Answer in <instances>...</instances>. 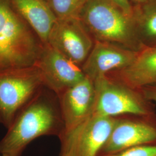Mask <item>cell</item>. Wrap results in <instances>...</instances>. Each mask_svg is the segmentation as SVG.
Wrapping results in <instances>:
<instances>
[{
  "mask_svg": "<svg viewBox=\"0 0 156 156\" xmlns=\"http://www.w3.org/2000/svg\"><path fill=\"white\" fill-rule=\"evenodd\" d=\"M0 124H2V117H1V113H0Z\"/></svg>",
  "mask_w": 156,
  "mask_h": 156,
  "instance_id": "d6986e66",
  "label": "cell"
},
{
  "mask_svg": "<svg viewBox=\"0 0 156 156\" xmlns=\"http://www.w3.org/2000/svg\"><path fill=\"white\" fill-rule=\"evenodd\" d=\"M78 18L95 41L136 51L143 48L136 36L133 17L111 0H88Z\"/></svg>",
  "mask_w": 156,
  "mask_h": 156,
  "instance_id": "7a4b0ae2",
  "label": "cell"
},
{
  "mask_svg": "<svg viewBox=\"0 0 156 156\" xmlns=\"http://www.w3.org/2000/svg\"><path fill=\"white\" fill-rule=\"evenodd\" d=\"M140 90L147 100L153 102L156 105V84L146 86Z\"/></svg>",
  "mask_w": 156,
  "mask_h": 156,
  "instance_id": "e0dca14e",
  "label": "cell"
},
{
  "mask_svg": "<svg viewBox=\"0 0 156 156\" xmlns=\"http://www.w3.org/2000/svg\"><path fill=\"white\" fill-rule=\"evenodd\" d=\"M106 75L135 89L156 84V46L143 48L131 66Z\"/></svg>",
  "mask_w": 156,
  "mask_h": 156,
  "instance_id": "7c38bea8",
  "label": "cell"
},
{
  "mask_svg": "<svg viewBox=\"0 0 156 156\" xmlns=\"http://www.w3.org/2000/svg\"><path fill=\"white\" fill-rule=\"evenodd\" d=\"M93 39L78 17L57 19L48 44L81 67L94 46Z\"/></svg>",
  "mask_w": 156,
  "mask_h": 156,
  "instance_id": "52a82bcc",
  "label": "cell"
},
{
  "mask_svg": "<svg viewBox=\"0 0 156 156\" xmlns=\"http://www.w3.org/2000/svg\"><path fill=\"white\" fill-rule=\"evenodd\" d=\"M21 16L36 33L42 45L48 44L57 18L46 0H12Z\"/></svg>",
  "mask_w": 156,
  "mask_h": 156,
  "instance_id": "4fadbf2b",
  "label": "cell"
},
{
  "mask_svg": "<svg viewBox=\"0 0 156 156\" xmlns=\"http://www.w3.org/2000/svg\"><path fill=\"white\" fill-rule=\"evenodd\" d=\"M139 51L107 42L95 41L89 56L81 67L84 75L93 82L109 73L131 66Z\"/></svg>",
  "mask_w": 156,
  "mask_h": 156,
  "instance_id": "9c48e42d",
  "label": "cell"
},
{
  "mask_svg": "<svg viewBox=\"0 0 156 156\" xmlns=\"http://www.w3.org/2000/svg\"><path fill=\"white\" fill-rule=\"evenodd\" d=\"M42 45L9 3L0 0V72L35 65Z\"/></svg>",
  "mask_w": 156,
  "mask_h": 156,
  "instance_id": "3957f363",
  "label": "cell"
},
{
  "mask_svg": "<svg viewBox=\"0 0 156 156\" xmlns=\"http://www.w3.org/2000/svg\"><path fill=\"white\" fill-rule=\"evenodd\" d=\"M156 144V127L136 119L118 117L98 156L111 154L129 148Z\"/></svg>",
  "mask_w": 156,
  "mask_h": 156,
  "instance_id": "8fae6325",
  "label": "cell"
},
{
  "mask_svg": "<svg viewBox=\"0 0 156 156\" xmlns=\"http://www.w3.org/2000/svg\"><path fill=\"white\" fill-rule=\"evenodd\" d=\"M58 98L64 125V131L76 127L94 114V83L86 76L66 90Z\"/></svg>",
  "mask_w": 156,
  "mask_h": 156,
  "instance_id": "30bf717a",
  "label": "cell"
},
{
  "mask_svg": "<svg viewBox=\"0 0 156 156\" xmlns=\"http://www.w3.org/2000/svg\"><path fill=\"white\" fill-rule=\"evenodd\" d=\"M35 65L41 74L44 86L57 97L86 78L81 67L48 44L42 45Z\"/></svg>",
  "mask_w": 156,
  "mask_h": 156,
  "instance_id": "ba28073f",
  "label": "cell"
},
{
  "mask_svg": "<svg viewBox=\"0 0 156 156\" xmlns=\"http://www.w3.org/2000/svg\"><path fill=\"white\" fill-rule=\"evenodd\" d=\"M95 105L94 113L106 117L121 115L147 116L151 111L147 100L135 89L108 75L94 81Z\"/></svg>",
  "mask_w": 156,
  "mask_h": 156,
  "instance_id": "277c9868",
  "label": "cell"
},
{
  "mask_svg": "<svg viewBox=\"0 0 156 156\" xmlns=\"http://www.w3.org/2000/svg\"><path fill=\"white\" fill-rule=\"evenodd\" d=\"M116 5L120 7L123 11L130 16H133V6L129 0H111Z\"/></svg>",
  "mask_w": 156,
  "mask_h": 156,
  "instance_id": "ac0fdd59",
  "label": "cell"
},
{
  "mask_svg": "<svg viewBox=\"0 0 156 156\" xmlns=\"http://www.w3.org/2000/svg\"><path fill=\"white\" fill-rule=\"evenodd\" d=\"M88 0H49L52 10L58 19L78 17Z\"/></svg>",
  "mask_w": 156,
  "mask_h": 156,
  "instance_id": "9a60e30c",
  "label": "cell"
},
{
  "mask_svg": "<svg viewBox=\"0 0 156 156\" xmlns=\"http://www.w3.org/2000/svg\"><path fill=\"white\" fill-rule=\"evenodd\" d=\"M133 20L140 44L156 46V0H143L133 6Z\"/></svg>",
  "mask_w": 156,
  "mask_h": 156,
  "instance_id": "5bb4252c",
  "label": "cell"
},
{
  "mask_svg": "<svg viewBox=\"0 0 156 156\" xmlns=\"http://www.w3.org/2000/svg\"><path fill=\"white\" fill-rule=\"evenodd\" d=\"M0 140L1 156H20L32 141L44 135L59 136L64 125L57 95L42 86L17 112Z\"/></svg>",
  "mask_w": 156,
  "mask_h": 156,
  "instance_id": "6da1fadb",
  "label": "cell"
},
{
  "mask_svg": "<svg viewBox=\"0 0 156 156\" xmlns=\"http://www.w3.org/2000/svg\"><path fill=\"white\" fill-rule=\"evenodd\" d=\"M101 156H156V144L136 146Z\"/></svg>",
  "mask_w": 156,
  "mask_h": 156,
  "instance_id": "2e32d148",
  "label": "cell"
},
{
  "mask_svg": "<svg viewBox=\"0 0 156 156\" xmlns=\"http://www.w3.org/2000/svg\"><path fill=\"white\" fill-rule=\"evenodd\" d=\"M118 117L94 113L76 127L62 132L60 156H98Z\"/></svg>",
  "mask_w": 156,
  "mask_h": 156,
  "instance_id": "8992f818",
  "label": "cell"
},
{
  "mask_svg": "<svg viewBox=\"0 0 156 156\" xmlns=\"http://www.w3.org/2000/svg\"><path fill=\"white\" fill-rule=\"evenodd\" d=\"M133 1H135L136 2H140V1H142L143 0H133Z\"/></svg>",
  "mask_w": 156,
  "mask_h": 156,
  "instance_id": "ffe728a7",
  "label": "cell"
},
{
  "mask_svg": "<svg viewBox=\"0 0 156 156\" xmlns=\"http://www.w3.org/2000/svg\"><path fill=\"white\" fill-rule=\"evenodd\" d=\"M42 86L35 64L0 72V113L5 127L11 126L17 112Z\"/></svg>",
  "mask_w": 156,
  "mask_h": 156,
  "instance_id": "5b68a950",
  "label": "cell"
},
{
  "mask_svg": "<svg viewBox=\"0 0 156 156\" xmlns=\"http://www.w3.org/2000/svg\"><path fill=\"white\" fill-rule=\"evenodd\" d=\"M46 1H47L48 2H49V0H46Z\"/></svg>",
  "mask_w": 156,
  "mask_h": 156,
  "instance_id": "44dd1931",
  "label": "cell"
}]
</instances>
